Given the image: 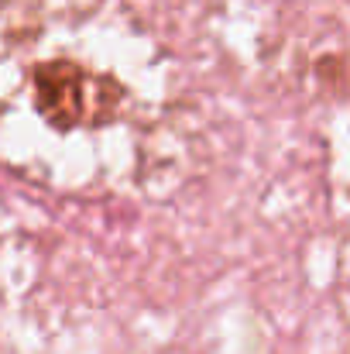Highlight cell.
<instances>
[{
	"mask_svg": "<svg viewBox=\"0 0 350 354\" xmlns=\"http://www.w3.org/2000/svg\"><path fill=\"white\" fill-rule=\"evenodd\" d=\"M35 100L38 111L55 127H76L107 118V97L104 83L90 80L86 69H79L69 59H55L35 69Z\"/></svg>",
	"mask_w": 350,
	"mask_h": 354,
	"instance_id": "cell-1",
	"label": "cell"
}]
</instances>
